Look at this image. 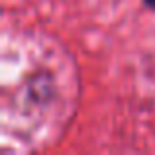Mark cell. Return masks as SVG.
<instances>
[{
	"label": "cell",
	"instance_id": "6da1fadb",
	"mask_svg": "<svg viewBox=\"0 0 155 155\" xmlns=\"http://www.w3.org/2000/svg\"><path fill=\"white\" fill-rule=\"evenodd\" d=\"M143 2H145V4H147V6H149V8H155V0H143Z\"/></svg>",
	"mask_w": 155,
	"mask_h": 155
}]
</instances>
